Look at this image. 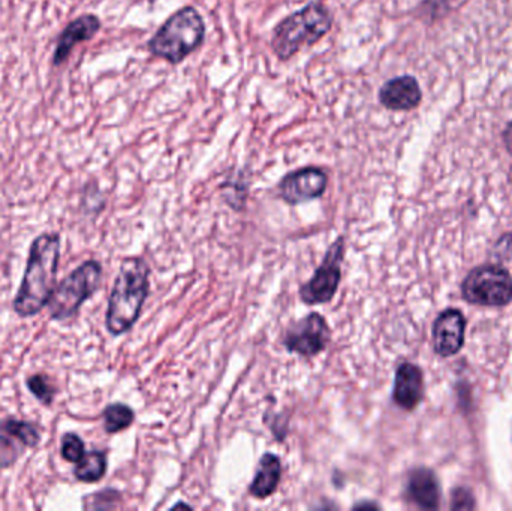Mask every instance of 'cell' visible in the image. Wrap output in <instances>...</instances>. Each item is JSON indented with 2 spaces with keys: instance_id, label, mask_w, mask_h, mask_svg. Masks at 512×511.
<instances>
[{
  "instance_id": "cell-1",
  "label": "cell",
  "mask_w": 512,
  "mask_h": 511,
  "mask_svg": "<svg viewBox=\"0 0 512 511\" xmlns=\"http://www.w3.org/2000/svg\"><path fill=\"white\" fill-rule=\"evenodd\" d=\"M59 263V234L44 233L36 237L30 245L26 272L12 303L18 317H35L47 308L57 287Z\"/></svg>"
},
{
  "instance_id": "cell-2",
  "label": "cell",
  "mask_w": 512,
  "mask_h": 511,
  "mask_svg": "<svg viewBox=\"0 0 512 511\" xmlns=\"http://www.w3.org/2000/svg\"><path fill=\"white\" fill-rule=\"evenodd\" d=\"M149 276L150 269L143 258H125L120 264L105 315L110 335H123L137 323L149 296Z\"/></svg>"
},
{
  "instance_id": "cell-3",
  "label": "cell",
  "mask_w": 512,
  "mask_h": 511,
  "mask_svg": "<svg viewBox=\"0 0 512 511\" xmlns=\"http://www.w3.org/2000/svg\"><path fill=\"white\" fill-rule=\"evenodd\" d=\"M333 27V14L322 2L307 3L304 8L283 18L273 30L271 50L286 62L306 47L321 41Z\"/></svg>"
},
{
  "instance_id": "cell-4",
  "label": "cell",
  "mask_w": 512,
  "mask_h": 511,
  "mask_svg": "<svg viewBox=\"0 0 512 511\" xmlns=\"http://www.w3.org/2000/svg\"><path fill=\"white\" fill-rule=\"evenodd\" d=\"M206 23L194 6L174 12L150 39V53L171 65H179L203 45Z\"/></svg>"
},
{
  "instance_id": "cell-5",
  "label": "cell",
  "mask_w": 512,
  "mask_h": 511,
  "mask_svg": "<svg viewBox=\"0 0 512 511\" xmlns=\"http://www.w3.org/2000/svg\"><path fill=\"white\" fill-rule=\"evenodd\" d=\"M102 281L99 261L87 260L71 275L57 284L47 308L53 321H68L77 317L81 306L98 291Z\"/></svg>"
},
{
  "instance_id": "cell-6",
  "label": "cell",
  "mask_w": 512,
  "mask_h": 511,
  "mask_svg": "<svg viewBox=\"0 0 512 511\" xmlns=\"http://www.w3.org/2000/svg\"><path fill=\"white\" fill-rule=\"evenodd\" d=\"M462 293L471 305L501 308L512 302V278L504 267L486 264L466 276Z\"/></svg>"
},
{
  "instance_id": "cell-7",
  "label": "cell",
  "mask_w": 512,
  "mask_h": 511,
  "mask_svg": "<svg viewBox=\"0 0 512 511\" xmlns=\"http://www.w3.org/2000/svg\"><path fill=\"white\" fill-rule=\"evenodd\" d=\"M343 257H345V239L339 237L328 248L324 261L313 273L312 278L301 285L300 297L306 305H324L333 300L342 279Z\"/></svg>"
},
{
  "instance_id": "cell-8",
  "label": "cell",
  "mask_w": 512,
  "mask_h": 511,
  "mask_svg": "<svg viewBox=\"0 0 512 511\" xmlns=\"http://www.w3.org/2000/svg\"><path fill=\"white\" fill-rule=\"evenodd\" d=\"M41 443L38 426L26 420L6 417L0 420V470L14 467L21 456Z\"/></svg>"
},
{
  "instance_id": "cell-9",
  "label": "cell",
  "mask_w": 512,
  "mask_h": 511,
  "mask_svg": "<svg viewBox=\"0 0 512 511\" xmlns=\"http://www.w3.org/2000/svg\"><path fill=\"white\" fill-rule=\"evenodd\" d=\"M330 338L331 332L327 321L322 315L313 312L289 327L283 338V345L289 353L313 357L327 348Z\"/></svg>"
},
{
  "instance_id": "cell-10",
  "label": "cell",
  "mask_w": 512,
  "mask_h": 511,
  "mask_svg": "<svg viewBox=\"0 0 512 511\" xmlns=\"http://www.w3.org/2000/svg\"><path fill=\"white\" fill-rule=\"evenodd\" d=\"M327 173L321 168L306 167L286 174L279 183V195L285 203L297 206L316 200L327 189Z\"/></svg>"
},
{
  "instance_id": "cell-11",
  "label": "cell",
  "mask_w": 512,
  "mask_h": 511,
  "mask_svg": "<svg viewBox=\"0 0 512 511\" xmlns=\"http://www.w3.org/2000/svg\"><path fill=\"white\" fill-rule=\"evenodd\" d=\"M466 320L457 309H447L433 324V347L441 357L456 356L465 345Z\"/></svg>"
},
{
  "instance_id": "cell-12",
  "label": "cell",
  "mask_w": 512,
  "mask_h": 511,
  "mask_svg": "<svg viewBox=\"0 0 512 511\" xmlns=\"http://www.w3.org/2000/svg\"><path fill=\"white\" fill-rule=\"evenodd\" d=\"M423 92L417 78L412 75L391 78L379 90V102L387 110L411 111L421 104Z\"/></svg>"
},
{
  "instance_id": "cell-13",
  "label": "cell",
  "mask_w": 512,
  "mask_h": 511,
  "mask_svg": "<svg viewBox=\"0 0 512 511\" xmlns=\"http://www.w3.org/2000/svg\"><path fill=\"white\" fill-rule=\"evenodd\" d=\"M424 395L423 372L412 363H403L396 372L393 399L403 410L411 411L418 407Z\"/></svg>"
},
{
  "instance_id": "cell-14",
  "label": "cell",
  "mask_w": 512,
  "mask_h": 511,
  "mask_svg": "<svg viewBox=\"0 0 512 511\" xmlns=\"http://www.w3.org/2000/svg\"><path fill=\"white\" fill-rule=\"evenodd\" d=\"M408 495L421 509H438L441 503V489L433 471L426 468L412 471L409 476Z\"/></svg>"
},
{
  "instance_id": "cell-15",
  "label": "cell",
  "mask_w": 512,
  "mask_h": 511,
  "mask_svg": "<svg viewBox=\"0 0 512 511\" xmlns=\"http://www.w3.org/2000/svg\"><path fill=\"white\" fill-rule=\"evenodd\" d=\"M99 27H101V21L95 15H83V17L72 21L60 36L59 45H57L56 54H54V62L62 63L78 42L87 41V39L95 36Z\"/></svg>"
},
{
  "instance_id": "cell-16",
  "label": "cell",
  "mask_w": 512,
  "mask_h": 511,
  "mask_svg": "<svg viewBox=\"0 0 512 511\" xmlns=\"http://www.w3.org/2000/svg\"><path fill=\"white\" fill-rule=\"evenodd\" d=\"M280 477H282L280 459L276 455L265 453L259 461L258 468H256L254 480L249 486V492L256 500H265L276 492Z\"/></svg>"
},
{
  "instance_id": "cell-17",
  "label": "cell",
  "mask_w": 512,
  "mask_h": 511,
  "mask_svg": "<svg viewBox=\"0 0 512 511\" xmlns=\"http://www.w3.org/2000/svg\"><path fill=\"white\" fill-rule=\"evenodd\" d=\"M107 468V453L102 450H92V452H86V455L75 464L74 476L78 482L90 485L104 479Z\"/></svg>"
},
{
  "instance_id": "cell-18",
  "label": "cell",
  "mask_w": 512,
  "mask_h": 511,
  "mask_svg": "<svg viewBox=\"0 0 512 511\" xmlns=\"http://www.w3.org/2000/svg\"><path fill=\"white\" fill-rule=\"evenodd\" d=\"M104 429L107 434H119L134 423L135 413L125 404H111L102 411Z\"/></svg>"
},
{
  "instance_id": "cell-19",
  "label": "cell",
  "mask_w": 512,
  "mask_h": 511,
  "mask_svg": "<svg viewBox=\"0 0 512 511\" xmlns=\"http://www.w3.org/2000/svg\"><path fill=\"white\" fill-rule=\"evenodd\" d=\"M26 387L44 407H51L57 395L56 386L48 375L33 374L27 377Z\"/></svg>"
},
{
  "instance_id": "cell-20",
  "label": "cell",
  "mask_w": 512,
  "mask_h": 511,
  "mask_svg": "<svg viewBox=\"0 0 512 511\" xmlns=\"http://www.w3.org/2000/svg\"><path fill=\"white\" fill-rule=\"evenodd\" d=\"M84 455H86V446L77 434L68 432V434L63 435L62 441H60V456H62L63 461L69 462V464H77Z\"/></svg>"
},
{
  "instance_id": "cell-21",
  "label": "cell",
  "mask_w": 512,
  "mask_h": 511,
  "mask_svg": "<svg viewBox=\"0 0 512 511\" xmlns=\"http://www.w3.org/2000/svg\"><path fill=\"white\" fill-rule=\"evenodd\" d=\"M451 507L454 510H472L475 509V500L468 489L459 488L454 491L453 503Z\"/></svg>"
},
{
  "instance_id": "cell-22",
  "label": "cell",
  "mask_w": 512,
  "mask_h": 511,
  "mask_svg": "<svg viewBox=\"0 0 512 511\" xmlns=\"http://www.w3.org/2000/svg\"><path fill=\"white\" fill-rule=\"evenodd\" d=\"M504 143L507 147L508 152L512 155V122L508 123L507 128L504 131Z\"/></svg>"
}]
</instances>
